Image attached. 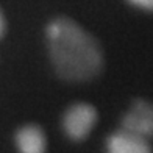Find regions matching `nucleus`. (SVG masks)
<instances>
[{
    "label": "nucleus",
    "instance_id": "4",
    "mask_svg": "<svg viewBox=\"0 0 153 153\" xmlns=\"http://www.w3.org/2000/svg\"><path fill=\"white\" fill-rule=\"evenodd\" d=\"M14 142L19 153H45L47 139L41 127L34 123L24 125L16 131Z\"/></svg>",
    "mask_w": 153,
    "mask_h": 153
},
{
    "label": "nucleus",
    "instance_id": "2",
    "mask_svg": "<svg viewBox=\"0 0 153 153\" xmlns=\"http://www.w3.org/2000/svg\"><path fill=\"white\" fill-rule=\"evenodd\" d=\"M97 117L91 103H74L62 116V130L72 141H83L94 128Z\"/></svg>",
    "mask_w": 153,
    "mask_h": 153
},
{
    "label": "nucleus",
    "instance_id": "3",
    "mask_svg": "<svg viewBox=\"0 0 153 153\" xmlns=\"http://www.w3.org/2000/svg\"><path fill=\"white\" fill-rule=\"evenodd\" d=\"M122 130L144 139L153 137V103L134 100L122 119Z\"/></svg>",
    "mask_w": 153,
    "mask_h": 153
},
{
    "label": "nucleus",
    "instance_id": "6",
    "mask_svg": "<svg viewBox=\"0 0 153 153\" xmlns=\"http://www.w3.org/2000/svg\"><path fill=\"white\" fill-rule=\"evenodd\" d=\"M130 5L141 8L144 11H152L153 13V0H127Z\"/></svg>",
    "mask_w": 153,
    "mask_h": 153
},
{
    "label": "nucleus",
    "instance_id": "7",
    "mask_svg": "<svg viewBox=\"0 0 153 153\" xmlns=\"http://www.w3.org/2000/svg\"><path fill=\"white\" fill-rule=\"evenodd\" d=\"M6 30V24H5V17H3V13L0 11V38L3 36V33Z\"/></svg>",
    "mask_w": 153,
    "mask_h": 153
},
{
    "label": "nucleus",
    "instance_id": "1",
    "mask_svg": "<svg viewBox=\"0 0 153 153\" xmlns=\"http://www.w3.org/2000/svg\"><path fill=\"white\" fill-rule=\"evenodd\" d=\"M48 53L56 72L66 81H89L103 69L102 47L89 31L66 16L47 25Z\"/></svg>",
    "mask_w": 153,
    "mask_h": 153
},
{
    "label": "nucleus",
    "instance_id": "5",
    "mask_svg": "<svg viewBox=\"0 0 153 153\" xmlns=\"http://www.w3.org/2000/svg\"><path fill=\"white\" fill-rule=\"evenodd\" d=\"M108 153H152L147 139L128 133L125 130L116 131L106 141Z\"/></svg>",
    "mask_w": 153,
    "mask_h": 153
}]
</instances>
